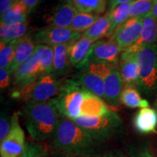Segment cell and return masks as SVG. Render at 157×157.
Instances as JSON below:
<instances>
[{"label":"cell","mask_w":157,"mask_h":157,"mask_svg":"<svg viewBox=\"0 0 157 157\" xmlns=\"http://www.w3.org/2000/svg\"><path fill=\"white\" fill-rule=\"evenodd\" d=\"M96 141L73 120L61 117L52 137L54 151L97 156Z\"/></svg>","instance_id":"cell-1"},{"label":"cell","mask_w":157,"mask_h":157,"mask_svg":"<svg viewBox=\"0 0 157 157\" xmlns=\"http://www.w3.org/2000/svg\"><path fill=\"white\" fill-rule=\"evenodd\" d=\"M23 115L29 135L36 142L52 138L61 117L52 99L42 103H27Z\"/></svg>","instance_id":"cell-2"},{"label":"cell","mask_w":157,"mask_h":157,"mask_svg":"<svg viewBox=\"0 0 157 157\" xmlns=\"http://www.w3.org/2000/svg\"><path fill=\"white\" fill-rule=\"evenodd\" d=\"M76 124L85 129L96 142H105L119 132L122 120L115 111H110L101 117L80 115L74 120Z\"/></svg>","instance_id":"cell-3"},{"label":"cell","mask_w":157,"mask_h":157,"mask_svg":"<svg viewBox=\"0 0 157 157\" xmlns=\"http://www.w3.org/2000/svg\"><path fill=\"white\" fill-rule=\"evenodd\" d=\"M86 91L76 78L61 83L58 95L52 99L60 116L73 121L79 117Z\"/></svg>","instance_id":"cell-4"},{"label":"cell","mask_w":157,"mask_h":157,"mask_svg":"<svg viewBox=\"0 0 157 157\" xmlns=\"http://www.w3.org/2000/svg\"><path fill=\"white\" fill-rule=\"evenodd\" d=\"M139 66L137 88L147 95L157 92V45H148L136 52Z\"/></svg>","instance_id":"cell-5"},{"label":"cell","mask_w":157,"mask_h":157,"mask_svg":"<svg viewBox=\"0 0 157 157\" xmlns=\"http://www.w3.org/2000/svg\"><path fill=\"white\" fill-rule=\"evenodd\" d=\"M10 132L0 146L1 157H20L26 148L25 132L19 123L18 113H14L11 117Z\"/></svg>","instance_id":"cell-6"},{"label":"cell","mask_w":157,"mask_h":157,"mask_svg":"<svg viewBox=\"0 0 157 157\" xmlns=\"http://www.w3.org/2000/svg\"><path fill=\"white\" fill-rule=\"evenodd\" d=\"M60 87L61 82L58 81L56 74H43L34 82L25 102L42 103L50 101L58 95Z\"/></svg>","instance_id":"cell-7"},{"label":"cell","mask_w":157,"mask_h":157,"mask_svg":"<svg viewBox=\"0 0 157 157\" xmlns=\"http://www.w3.org/2000/svg\"><path fill=\"white\" fill-rule=\"evenodd\" d=\"M82 34L70 28L48 26L36 31L34 35L35 44L50 47L60 44H71L81 38Z\"/></svg>","instance_id":"cell-8"},{"label":"cell","mask_w":157,"mask_h":157,"mask_svg":"<svg viewBox=\"0 0 157 157\" xmlns=\"http://www.w3.org/2000/svg\"><path fill=\"white\" fill-rule=\"evenodd\" d=\"M121 50L114 40H98L95 42L90 49L87 58L84 63L82 70L88 63L96 61L105 63L119 65Z\"/></svg>","instance_id":"cell-9"},{"label":"cell","mask_w":157,"mask_h":157,"mask_svg":"<svg viewBox=\"0 0 157 157\" xmlns=\"http://www.w3.org/2000/svg\"><path fill=\"white\" fill-rule=\"evenodd\" d=\"M143 17H129L119 27L109 39L117 43L121 52L129 48L140 38L143 29Z\"/></svg>","instance_id":"cell-10"},{"label":"cell","mask_w":157,"mask_h":157,"mask_svg":"<svg viewBox=\"0 0 157 157\" xmlns=\"http://www.w3.org/2000/svg\"><path fill=\"white\" fill-rule=\"evenodd\" d=\"M105 93L103 99L113 108H117L120 102V96L124 88L119 65H113L109 74L104 78Z\"/></svg>","instance_id":"cell-11"},{"label":"cell","mask_w":157,"mask_h":157,"mask_svg":"<svg viewBox=\"0 0 157 157\" xmlns=\"http://www.w3.org/2000/svg\"><path fill=\"white\" fill-rule=\"evenodd\" d=\"M43 75L39 63L34 52L13 74L14 87H19L36 81Z\"/></svg>","instance_id":"cell-12"},{"label":"cell","mask_w":157,"mask_h":157,"mask_svg":"<svg viewBox=\"0 0 157 157\" xmlns=\"http://www.w3.org/2000/svg\"><path fill=\"white\" fill-rule=\"evenodd\" d=\"M119 68L121 78L125 85H133L137 87L139 81V66L136 53L124 50L120 55Z\"/></svg>","instance_id":"cell-13"},{"label":"cell","mask_w":157,"mask_h":157,"mask_svg":"<svg viewBox=\"0 0 157 157\" xmlns=\"http://www.w3.org/2000/svg\"><path fill=\"white\" fill-rule=\"evenodd\" d=\"M156 42L157 21L150 13L143 17V29L140 38L134 44L124 50L131 53H136L143 47L156 44Z\"/></svg>","instance_id":"cell-14"},{"label":"cell","mask_w":157,"mask_h":157,"mask_svg":"<svg viewBox=\"0 0 157 157\" xmlns=\"http://www.w3.org/2000/svg\"><path fill=\"white\" fill-rule=\"evenodd\" d=\"M135 130L140 134L156 133L157 129V111L152 108L140 109L133 119Z\"/></svg>","instance_id":"cell-15"},{"label":"cell","mask_w":157,"mask_h":157,"mask_svg":"<svg viewBox=\"0 0 157 157\" xmlns=\"http://www.w3.org/2000/svg\"><path fill=\"white\" fill-rule=\"evenodd\" d=\"M94 43L95 42L93 40L83 36H82L78 40L71 43L69 47L71 65L77 69H81Z\"/></svg>","instance_id":"cell-16"},{"label":"cell","mask_w":157,"mask_h":157,"mask_svg":"<svg viewBox=\"0 0 157 157\" xmlns=\"http://www.w3.org/2000/svg\"><path fill=\"white\" fill-rule=\"evenodd\" d=\"M77 12L72 0H64L52 15L49 26L69 28Z\"/></svg>","instance_id":"cell-17"},{"label":"cell","mask_w":157,"mask_h":157,"mask_svg":"<svg viewBox=\"0 0 157 157\" xmlns=\"http://www.w3.org/2000/svg\"><path fill=\"white\" fill-rule=\"evenodd\" d=\"M111 110L101 98L90 93L85 92L81 106V115L85 117H101L109 112Z\"/></svg>","instance_id":"cell-18"},{"label":"cell","mask_w":157,"mask_h":157,"mask_svg":"<svg viewBox=\"0 0 157 157\" xmlns=\"http://www.w3.org/2000/svg\"><path fill=\"white\" fill-rule=\"evenodd\" d=\"M35 48L36 46L34 39L31 38L29 35H25L23 38L19 39L15 49L14 58L9 68L12 73H14L23 63L32 56Z\"/></svg>","instance_id":"cell-19"},{"label":"cell","mask_w":157,"mask_h":157,"mask_svg":"<svg viewBox=\"0 0 157 157\" xmlns=\"http://www.w3.org/2000/svg\"><path fill=\"white\" fill-rule=\"evenodd\" d=\"M76 79L84 89L98 97L104 98L105 83L103 78L86 71H81V73L76 76Z\"/></svg>","instance_id":"cell-20"},{"label":"cell","mask_w":157,"mask_h":157,"mask_svg":"<svg viewBox=\"0 0 157 157\" xmlns=\"http://www.w3.org/2000/svg\"><path fill=\"white\" fill-rule=\"evenodd\" d=\"M29 13V10L25 4L17 0L8 11L1 15V25H11L27 22Z\"/></svg>","instance_id":"cell-21"},{"label":"cell","mask_w":157,"mask_h":157,"mask_svg":"<svg viewBox=\"0 0 157 157\" xmlns=\"http://www.w3.org/2000/svg\"><path fill=\"white\" fill-rule=\"evenodd\" d=\"M120 102L125 106L130 109L149 107L148 101L141 98L139 90L136 86L133 85L124 86L120 96Z\"/></svg>","instance_id":"cell-22"},{"label":"cell","mask_w":157,"mask_h":157,"mask_svg":"<svg viewBox=\"0 0 157 157\" xmlns=\"http://www.w3.org/2000/svg\"><path fill=\"white\" fill-rule=\"evenodd\" d=\"M71 44H60L52 47L54 50L52 73L61 75L66 73L69 66V47Z\"/></svg>","instance_id":"cell-23"},{"label":"cell","mask_w":157,"mask_h":157,"mask_svg":"<svg viewBox=\"0 0 157 157\" xmlns=\"http://www.w3.org/2000/svg\"><path fill=\"white\" fill-rule=\"evenodd\" d=\"M132 3V2L121 4L111 10L108 11L109 13L110 20H111V25H110L106 37L112 36L114 31L129 18V12Z\"/></svg>","instance_id":"cell-24"},{"label":"cell","mask_w":157,"mask_h":157,"mask_svg":"<svg viewBox=\"0 0 157 157\" xmlns=\"http://www.w3.org/2000/svg\"><path fill=\"white\" fill-rule=\"evenodd\" d=\"M110 25H111V20H110L109 12H107L103 16L100 17L89 29L84 31L82 34V36L95 42L102 37L106 36Z\"/></svg>","instance_id":"cell-25"},{"label":"cell","mask_w":157,"mask_h":157,"mask_svg":"<svg viewBox=\"0 0 157 157\" xmlns=\"http://www.w3.org/2000/svg\"><path fill=\"white\" fill-rule=\"evenodd\" d=\"M34 53L40 64L42 74L52 73L54 59V50L52 47L38 44L35 48Z\"/></svg>","instance_id":"cell-26"},{"label":"cell","mask_w":157,"mask_h":157,"mask_svg":"<svg viewBox=\"0 0 157 157\" xmlns=\"http://www.w3.org/2000/svg\"><path fill=\"white\" fill-rule=\"evenodd\" d=\"M28 29V21L22 23H15L11 25H1L0 38L1 41L10 42L17 40L25 36Z\"/></svg>","instance_id":"cell-27"},{"label":"cell","mask_w":157,"mask_h":157,"mask_svg":"<svg viewBox=\"0 0 157 157\" xmlns=\"http://www.w3.org/2000/svg\"><path fill=\"white\" fill-rule=\"evenodd\" d=\"M75 8L81 13L100 15L105 12L108 0H72Z\"/></svg>","instance_id":"cell-28"},{"label":"cell","mask_w":157,"mask_h":157,"mask_svg":"<svg viewBox=\"0 0 157 157\" xmlns=\"http://www.w3.org/2000/svg\"><path fill=\"white\" fill-rule=\"evenodd\" d=\"M99 15L77 12L69 28L77 33L84 32L89 29L99 18Z\"/></svg>","instance_id":"cell-29"},{"label":"cell","mask_w":157,"mask_h":157,"mask_svg":"<svg viewBox=\"0 0 157 157\" xmlns=\"http://www.w3.org/2000/svg\"><path fill=\"white\" fill-rule=\"evenodd\" d=\"M17 40L5 42L1 41V49H0V67L1 68H9L14 58L15 49L17 48Z\"/></svg>","instance_id":"cell-30"},{"label":"cell","mask_w":157,"mask_h":157,"mask_svg":"<svg viewBox=\"0 0 157 157\" xmlns=\"http://www.w3.org/2000/svg\"><path fill=\"white\" fill-rule=\"evenodd\" d=\"M154 0H136L129 8V17H144L151 12Z\"/></svg>","instance_id":"cell-31"},{"label":"cell","mask_w":157,"mask_h":157,"mask_svg":"<svg viewBox=\"0 0 157 157\" xmlns=\"http://www.w3.org/2000/svg\"><path fill=\"white\" fill-rule=\"evenodd\" d=\"M20 157H50L48 150L44 146L34 141L27 143L24 152Z\"/></svg>","instance_id":"cell-32"},{"label":"cell","mask_w":157,"mask_h":157,"mask_svg":"<svg viewBox=\"0 0 157 157\" xmlns=\"http://www.w3.org/2000/svg\"><path fill=\"white\" fill-rule=\"evenodd\" d=\"M130 157H154V155L148 145H140L131 149Z\"/></svg>","instance_id":"cell-33"},{"label":"cell","mask_w":157,"mask_h":157,"mask_svg":"<svg viewBox=\"0 0 157 157\" xmlns=\"http://www.w3.org/2000/svg\"><path fill=\"white\" fill-rule=\"evenodd\" d=\"M11 127V119L5 113H2L0 119V140L2 141L10 132Z\"/></svg>","instance_id":"cell-34"},{"label":"cell","mask_w":157,"mask_h":157,"mask_svg":"<svg viewBox=\"0 0 157 157\" xmlns=\"http://www.w3.org/2000/svg\"><path fill=\"white\" fill-rule=\"evenodd\" d=\"M11 74V71L9 68H1L0 69V87L2 90L5 89L9 86Z\"/></svg>","instance_id":"cell-35"},{"label":"cell","mask_w":157,"mask_h":157,"mask_svg":"<svg viewBox=\"0 0 157 157\" xmlns=\"http://www.w3.org/2000/svg\"><path fill=\"white\" fill-rule=\"evenodd\" d=\"M17 0H0V13L1 15L7 12Z\"/></svg>","instance_id":"cell-36"},{"label":"cell","mask_w":157,"mask_h":157,"mask_svg":"<svg viewBox=\"0 0 157 157\" xmlns=\"http://www.w3.org/2000/svg\"><path fill=\"white\" fill-rule=\"evenodd\" d=\"M135 1H136V0H110L109 5V11L111 10H113L114 7L121 5V4L130 3Z\"/></svg>","instance_id":"cell-37"},{"label":"cell","mask_w":157,"mask_h":157,"mask_svg":"<svg viewBox=\"0 0 157 157\" xmlns=\"http://www.w3.org/2000/svg\"><path fill=\"white\" fill-rule=\"evenodd\" d=\"M20 1L25 4V5L29 10V12L30 13L38 5L40 0H20Z\"/></svg>","instance_id":"cell-38"},{"label":"cell","mask_w":157,"mask_h":157,"mask_svg":"<svg viewBox=\"0 0 157 157\" xmlns=\"http://www.w3.org/2000/svg\"><path fill=\"white\" fill-rule=\"evenodd\" d=\"M101 157H127L122 151L119 150H114L108 152L104 154Z\"/></svg>","instance_id":"cell-39"},{"label":"cell","mask_w":157,"mask_h":157,"mask_svg":"<svg viewBox=\"0 0 157 157\" xmlns=\"http://www.w3.org/2000/svg\"><path fill=\"white\" fill-rule=\"evenodd\" d=\"M52 155H53L54 157H94V156H85V155L66 154V153H62V152H58V151H54Z\"/></svg>","instance_id":"cell-40"},{"label":"cell","mask_w":157,"mask_h":157,"mask_svg":"<svg viewBox=\"0 0 157 157\" xmlns=\"http://www.w3.org/2000/svg\"><path fill=\"white\" fill-rule=\"evenodd\" d=\"M151 13L153 17H154L157 21V0H154V5H153V7Z\"/></svg>","instance_id":"cell-41"},{"label":"cell","mask_w":157,"mask_h":157,"mask_svg":"<svg viewBox=\"0 0 157 157\" xmlns=\"http://www.w3.org/2000/svg\"><path fill=\"white\" fill-rule=\"evenodd\" d=\"M155 106H156V110L157 111V98H156V102H155Z\"/></svg>","instance_id":"cell-42"}]
</instances>
